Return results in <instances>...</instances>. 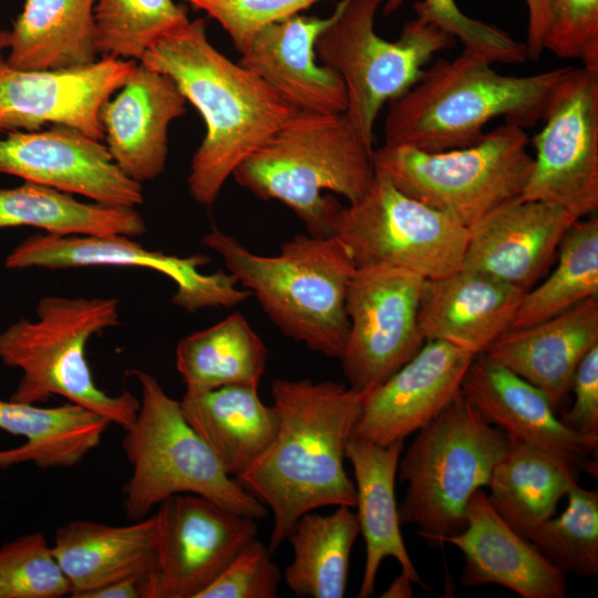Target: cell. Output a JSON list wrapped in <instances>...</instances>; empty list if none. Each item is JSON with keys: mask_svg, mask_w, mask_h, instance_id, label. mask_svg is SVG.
I'll use <instances>...</instances> for the list:
<instances>
[{"mask_svg": "<svg viewBox=\"0 0 598 598\" xmlns=\"http://www.w3.org/2000/svg\"><path fill=\"white\" fill-rule=\"evenodd\" d=\"M215 19L241 53L262 27L299 14L321 0H182Z\"/></svg>", "mask_w": 598, "mask_h": 598, "instance_id": "cell-41", "label": "cell"}, {"mask_svg": "<svg viewBox=\"0 0 598 598\" xmlns=\"http://www.w3.org/2000/svg\"><path fill=\"white\" fill-rule=\"evenodd\" d=\"M110 55L92 64L54 70H20L0 58V137L65 125L103 141L102 105L137 66Z\"/></svg>", "mask_w": 598, "mask_h": 598, "instance_id": "cell-16", "label": "cell"}, {"mask_svg": "<svg viewBox=\"0 0 598 598\" xmlns=\"http://www.w3.org/2000/svg\"><path fill=\"white\" fill-rule=\"evenodd\" d=\"M72 586L40 532L0 548V598H60Z\"/></svg>", "mask_w": 598, "mask_h": 598, "instance_id": "cell-38", "label": "cell"}, {"mask_svg": "<svg viewBox=\"0 0 598 598\" xmlns=\"http://www.w3.org/2000/svg\"><path fill=\"white\" fill-rule=\"evenodd\" d=\"M329 228L357 267L393 266L424 279L461 269L468 238L467 227L404 194L379 173L361 197L339 207Z\"/></svg>", "mask_w": 598, "mask_h": 598, "instance_id": "cell-11", "label": "cell"}, {"mask_svg": "<svg viewBox=\"0 0 598 598\" xmlns=\"http://www.w3.org/2000/svg\"><path fill=\"white\" fill-rule=\"evenodd\" d=\"M94 20L99 53L140 62L156 39L189 19L173 0H96Z\"/></svg>", "mask_w": 598, "mask_h": 598, "instance_id": "cell-37", "label": "cell"}, {"mask_svg": "<svg viewBox=\"0 0 598 598\" xmlns=\"http://www.w3.org/2000/svg\"><path fill=\"white\" fill-rule=\"evenodd\" d=\"M528 11L527 58L538 60L544 51V39L549 23L550 0H524Z\"/></svg>", "mask_w": 598, "mask_h": 598, "instance_id": "cell-44", "label": "cell"}, {"mask_svg": "<svg viewBox=\"0 0 598 598\" xmlns=\"http://www.w3.org/2000/svg\"><path fill=\"white\" fill-rule=\"evenodd\" d=\"M424 281L399 267H357L346 296L350 326L339 358L349 386L371 392L423 347L417 313Z\"/></svg>", "mask_w": 598, "mask_h": 598, "instance_id": "cell-13", "label": "cell"}, {"mask_svg": "<svg viewBox=\"0 0 598 598\" xmlns=\"http://www.w3.org/2000/svg\"><path fill=\"white\" fill-rule=\"evenodd\" d=\"M141 386L135 421L125 429L122 446L132 465L124 484L123 509L131 522L176 494H196L236 514L261 519L267 507L230 476L206 442L187 422L181 402L158 380L132 371Z\"/></svg>", "mask_w": 598, "mask_h": 598, "instance_id": "cell-7", "label": "cell"}, {"mask_svg": "<svg viewBox=\"0 0 598 598\" xmlns=\"http://www.w3.org/2000/svg\"><path fill=\"white\" fill-rule=\"evenodd\" d=\"M544 50L598 70V0H550Z\"/></svg>", "mask_w": 598, "mask_h": 598, "instance_id": "cell-40", "label": "cell"}, {"mask_svg": "<svg viewBox=\"0 0 598 598\" xmlns=\"http://www.w3.org/2000/svg\"><path fill=\"white\" fill-rule=\"evenodd\" d=\"M416 436L399 460L406 483L398 505L401 525H414L432 544L461 533L472 495L486 487L511 442L460 392Z\"/></svg>", "mask_w": 598, "mask_h": 598, "instance_id": "cell-8", "label": "cell"}, {"mask_svg": "<svg viewBox=\"0 0 598 598\" xmlns=\"http://www.w3.org/2000/svg\"><path fill=\"white\" fill-rule=\"evenodd\" d=\"M110 424L72 402L42 408L0 398V429L25 439L20 446L0 451V468L22 463L40 470L73 467L101 444Z\"/></svg>", "mask_w": 598, "mask_h": 598, "instance_id": "cell-29", "label": "cell"}, {"mask_svg": "<svg viewBox=\"0 0 598 598\" xmlns=\"http://www.w3.org/2000/svg\"><path fill=\"white\" fill-rule=\"evenodd\" d=\"M179 402L187 422L235 478L261 456L278 429L276 408L262 403L256 386L185 391Z\"/></svg>", "mask_w": 598, "mask_h": 598, "instance_id": "cell-28", "label": "cell"}, {"mask_svg": "<svg viewBox=\"0 0 598 598\" xmlns=\"http://www.w3.org/2000/svg\"><path fill=\"white\" fill-rule=\"evenodd\" d=\"M156 565L142 598H198L258 533L256 519L196 494L158 505Z\"/></svg>", "mask_w": 598, "mask_h": 598, "instance_id": "cell-14", "label": "cell"}, {"mask_svg": "<svg viewBox=\"0 0 598 598\" xmlns=\"http://www.w3.org/2000/svg\"><path fill=\"white\" fill-rule=\"evenodd\" d=\"M0 173L109 206L143 203L142 184L120 169L106 145L71 126L1 136Z\"/></svg>", "mask_w": 598, "mask_h": 598, "instance_id": "cell-17", "label": "cell"}, {"mask_svg": "<svg viewBox=\"0 0 598 598\" xmlns=\"http://www.w3.org/2000/svg\"><path fill=\"white\" fill-rule=\"evenodd\" d=\"M524 291L491 276L458 269L425 279L417 321L425 339L483 353L511 327Z\"/></svg>", "mask_w": 598, "mask_h": 598, "instance_id": "cell-24", "label": "cell"}, {"mask_svg": "<svg viewBox=\"0 0 598 598\" xmlns=\"http://www.w3.org/2000/svg\"><path fill=\"white\" fill-rule=\"evenodd\" d=\"M140 62L171 76L205 122L187 177L189 195L202 205L214 204L236 167L296 111L254 72L219 52L203 19L161 35Z\"/></svg>", "mask_w": 598, "mask_h": 598, "instance_id": "cell-2", "label": "cell"}, {"mask_svg": "<svg viewBox=\"0 0 598 598\" xmlns=\"http://www.w3.org/2000/svg\"><path fill=\"white\" fill-rule=\"evenodd\" d=\"M473 51L436 60L419 81L389 102L384 144L424 152L477 143L496 117L526 128L543 120L553 90L568 66L530 75H507Z\"/></svg>", "mask_w": 598, "mask_h": 598, "instance_id": "cell-3", "label": "cell"}, {"mask_svg": "<svg viewBox=\"0 0 598 598\" xmlns=\"http://www.w3.org/2000/svg\"><path fill=\"white\" fill-rule=\"evenodd\" d=\"M333 17L296 14L269 23L252 35L239 63L296 111L344 113L348 97L342 79L316 62V42Z\"/></svg>", "mask_w": 598, "mask_h": 598, "instance_id": "cell-22", "label": "cell"}, {"mask_svg": "<svg viewBox=\"0 0 598 598\" xmlns=\"http://www.w3.org/2000/svg\"><path fill=\"white\" fill-rule=\"evenodd\" d=\"M568 505L536 527L528 539L565 575L598 576V493L574 484Z\"/></svg>", "mask_w": 598, "mask_h": 598, "instance_id": "cell-36", "label": "cell"}, {"mask_svg": "<svg viewBox=\"0 0 598 598\" xmlns=\"http://www.w3.org/2000/svg\"><path fill=\"white\" fill-rule=\"evenodd\" d=\"M267 348L239 312L182 338L175 364L188 392L229 385L256 386L266 371Z\"/></svg>", "mask_w": 598, "mask_h": 598, "instance_id": "cell-33", "label": "cell"}, {"mask_svg": "<svg viewBox=\"0 0 598 598\" xmlns=\"http://www.w3.org/2000/svg\"><path fill=\"white\" fill-rule=\"evenodd\" d=\"M554 270L524 292L511 329L542 322L598 298V217L577 219L564 237Z\"/></svg>", "mask_w": 598, "mask_h": 598, "instance_id": "cell-35", "label": "cell"}, {"mask_svg": "<svg viewBox=\"0 0 598 598\" xmlns=\"http://www.w3.org/2000/svg\"><path fill=\"white\" fill-rule=\"evenodd\" d=\"M186 104L171 76L138 62L115 96L102 105L105 145L127 177L142 184L163 174L168 127L186 113Z\"/></svg>", "mask_w": 598, "mask_h": 598, "instance_id": "cell-21", "label": "cell"}, {"mask_svg": "<svg viewBox=\"0 0 598 598\" xmlns=\"http://www.w3.org/2000/svg\"><path fill=\"white\" fill-rule=\"evenodd\" d=\"M412 581L401 573L400 576H398L393 582L389 586V588L384 591L382 597L388 598H404V597H411L412 596Z\"/></svg>", "mask_w": 598, "mask_h": 598, "instance_id": "cell-46", "label": "cell"}, {"mask_svg": "<svg viewBox=\"0 0 598 598\" xmlns=\"http://www.w3.org/2000/svg\"><path fill=\"white\" fill-rule=\"evenodd\" d=\"M528 143L523 127L505 123L462 148L424 152L383 144L373 150L372 162L401 192L468 227L522 195L533 165Z\"/></svg>", "mask_w": 598, "mask_h": 598, "instance_id": "cell-10", "label": "cell"}, {"mask_svg": "<svg viewBox=\"0 0 598 598\" xmlns=\"http://www.w3.org/2000/svg\"><path fill=\"white\" fill-rule=\"evenodd\" d=\"M271 555L252 539L198 598H275L282 576Z\"/></svg>", "mask_w": 598, "mask_h": 598, "instance_id": "cell-42", "label": "cell"}, {"mask_svg": "<svg viewBox=\"0 0 598 598\" xmlns=\"http://www.w3.org/2000/svg\"><path fill=\"white\" fill-rule=\"evenodd\" d=\"M579 219L551 203L513 197L467 227L463 269L481 272L524 292L537 285Z\"/></svg>", "mask_w": 598, "mask_h": 598, "instance_id": "cell-18", "label": "cell"}, {"mask_svg": "<svg viewBox=\"0 0 598 598\" xmlns=\"http://www.w3.org/2000/svg\"><path fill=\"white\" fill-rule=\"evenodd\" d=\"M476 355L429 340L389 379L369 392L354 435L386 446L416 433L461 392Z\"/></svg>", "mask_w": 598, "mask_h": 598, "instance_id": "cell-20", "label": "cell"}, {"mask_svg": "<svg viewBox=\"0 0 598 598\" xmlns=\"http://www.w3.org/2000/svg\"><path fill=\"white\" fill-rule=\"evenodd\" d=\"M404 441L386 446L353 436L346 450L354 473L357 518L365 543V564L358 592L368 598L374 592L375 578L383 559L394 558L413 584L427 588L422 581L401 535L395 501V480Z\"/></svg>", "mask_w": 598, "mask_h": 598, "instance_id": "cell-27", "label": "cell"}, {"mask_svg": "<svg viewBox=\"0 0 598 598\" xmlns=\"http://www.w3.org/2000/svg\"><path fill=\"white\" fill-rule=\"evenodd\" d=\"M388 1H341L315 48L322 64L342 79L348 97L344 113L370 148L382 106L411 89L436 52L455 43L416 6L415 17L404 24L398 40L381 38L375 32L374 19Z\"/></svg>", "mask_w": 598, "mask_h": 598, "instance_id": "cell-9", "label": "cell"}, {"mask_svg": "<svg viewBox=\"0 0 598 598\" xmlns=\"http://www.w3.org/2000/svg\"><path fill=\"white\" fill-rule=\"evenodd\" d=\"M200 243L223 258L229 274L257 298L285 336L315 352L341 357L350 326L346 296L357 269L341 240L298 234L272 256L250 251L218 228Z\"/></svg>", "mask_w": 598, "mask_h": 598, "instance_id": "cell-4", "label": "cell"}, {"mask_svg": "<svg viewBox=\"0 0 598 598\" xmlns=\"http://www.w3.org/2000/svg\"><path fill=\"white\" fill-rule=\"evenodd\" d=\"M597 343L598 298H590L542 322L505 331L483 353L539 389L558 412L579 362Z\"/></svg>", "mask_w": 598, "mask_h": 598, "instance_id": "cell-25", "label": "cell"}, {"mask_svg": "<svg viewBox=\"0 0 598 598\" xmlns=\"http://www.w3.org/2000/svg\"><path fill=\"white\" fill-rule=\"evenodd\" d=\"M461 393L509 441L542 450L579 474L597 478L598 445L565 426L548 398L507 368L477 354L463 378Z\"/></svg>", "mask_w": 598, "mask_h": 598, "instance_id": "cell-19", "label": "cell"}, {"mask_svg": "<svg viewBox=\"0 0 598 598\" xmlns=\"http://www.w3.org/2000/svg\"><path fill=\"white\" fill-rule=\"evenodd\" d=\"M570 391L574 403L559 420L573 432L598 445V343L579 362Z\"/></svg>", "mask_w": 598, "mask_h": 598, "instance_id": "cell-43", "label": "cell"}, {"mask_svg": "<svg viewBox=\"0 0 598 598\" xmlns=\"http://www.w3.org/2000/svg\"><path fill=\"white\" fill-rule=\"evenodd\" d=\"M401 1L385 2L384 12H392ZM414 6L423 10L455 40L461 41L463 49L478 53L493 63H522L528 59L525 43L494 25L466 16L455 0H422L416 1Z\"/></svg>", "mask_w": 598, "mask_h": 598, "instance_id": "cell-39", "label": "cell"}, {"mask_svg": "<svg viewBox=\"0 0 598 598\" xmlns=\"http://www.w3.org/2000/svg\"><path fill=\"white\" fill-rule=\"evenodd\" d=\"M202 254L186 257L146 249L133 237L32 235L7 256L8 269H69L82 267H136L168 277L176 285L172 302L195 312L205 308H231L246 301L250 291L237 288L231 274H204L200 267L209 262Z\"/></svg>", "mask_w": 598, "mask_h": 598, "instance_id": "cell-15", "label": "cell"}, {"mask_svg": "<svg viewBox=\"0 0 598 598\" xmlns=\"http://www.w3.org/2000/svg\"><path fill=\"white\" fill-rule=\"evenodd\" d=\"M35 315L0 332V361L22 372L9 399L35 404L59 395L127 429L140 400L99 388L86 359L91 338L120 324L118 299L50 295L38 301Z\"/></svg>", "mask_w": 598, "mask_h": 598, "instance_id": "cell-6", "label": "cell"}, {"mask_svg": "<svg viewBox=\"0 0 598 598\" xmlns=\"http://www.w3.org/2000/svg\"><path fill=\"white\" fill-rule=\"evenodd\" d=\"M348 506L328 515L303 514L287 539L293 559L283 578L299 597L342 598L348 584L349 560L360 534L357 515Z\"/></svg>", "mask_w": 598, "mask_h": 598, "instance_id": "cell-34", "label": "cell"}, {"mask_svg": "<svg viewBox=\"0 0 598 598\" xmlns=\"http://www.w3.org/2000/svg\"><path fill=\"white\" fill-rule=\"evenodd\" d=\"M11 43V31L0 30V58L3 56V51L8 50Z\"/></svg>", "mask_w": 598, "mask_h": 598, "instance_id": "cell-47", "label": "cell"}, {"mask_svg": "<svg viewBox=\"0 0 598 598\" xmlns=\"http://www.w3.org/2000/svg\"><path fill=\"white\" fill-rule=\"evenodd\" d=\"M464 556V586L498 585L522 598H564L566 575L551 565L527 538L494 509L481 488L466 508L465 528L444 537Z\"/></svg>", "mask_w": 598, "mask_h": 598, "instance_id": "cell-23", "label": "cell"}, {"mask_svg": "<svg viewBox=\"0 0 598 598\" xmlns=\"http://www.w3.org/2000/svg\"><path fill=\"white\" fill-rule=\"evenodd\" d=\"M370 148L346 113L295 111L234 171L235 182L261 200H278L305 224L308 234L330 236L341 206L361 197L375 172Z\"/></svg>", "mask_w": 598, "mask_h": 598, "instance_id": "cell-5", "label": "cell"}, {"mask_svg": "<svg viewBox=\"0 0 598 598\" xmlns=\"http://www.w3.org/2000/svg\"><path fill=\"white\" fill-rule=\"evenodd\" d=\"M493 468L487 494L499 516L518 534H529L553 517L560 498L579 483V473L557 457L530 445L509 441Z\"/></svg>", "mask_w": 598, "mask_h": 598, "instance_id": "cell-31", "label": "cell"}, {"mask_svg": "<svg viewBox=\"0 0 598 598\" xmlns=\"http://www.w3.org/2000/svg\"><path fill=\"white\" fill-rule=\"evenodd\" d=\"M51 549L73 598L123 579L142 581L156 565L155 516L124 526L71 520L56 529Z\"/></svg>", "mask_w": 598, "mask_h": 598, "instance_id": "cell-26", "label": "cell"}, {"mask_svg": "<svg viewBox=\"0 0 598 598\" xmlns=\"http://www.w3.org/2000/svg\"><path fill=\"white\" fill-rule=\"evenodd\" d=\"M23 226L58 236L135 238L147 230L136 208L80 202L72 194L31 182L0 188V229Z\"/></svg>", "mask_w": 598, "mask_h": 598, "instance_id": "cell-32", "label": "cell"}, {"mask_svg": "<svg viewBox=\"0 0 598 598\" xmlns=\"http://www.w3.org/2000/svg\"><path fill=\"white\" fill-rule=\"evenodd\" d=\"M529 142L533 165L525 199L557 205L577 218L598 209V70L568 66Z\"/></svg>", "mask_w": 598, "mask_h": 598, "instance_id": "cell-12", "label": "cell"}, {"mask_svg": "<svg viewBox=\"0 0 598 598\" xmlns=\"http://www.w3.org/2000/svg\"><path fill=\"white\" fill-rule=\"evenodd\" d=\"M81 598H142L138 579L111 582L82 595Z\"/></svg>", "mask_w": 598, "mask_h": 598, "instance_id": "cell-45", "label": "cell"}, {"mask_svg": "<svg viewBox=\"0 0 598 598\" xmlns=\"http://www.w3.org/2000/svg\"><path fill=\"white\" fill-rule=\"evenodd\" d=\"M96 0H23L7 63L20 70L80 68L97 61Z\"/></svg>", "mask_w": 598, "mask_h": 598, "instance_id": "cell-30", "label": "cell"}, {"mask_svg": "<svg viewBox=\"0 0 598 598\" xmlns=\"http://www.w3.org/2000/svg\"><path fill=\"white\" fill-rule=\"evenodd\" d=\"M270 392L279 417L276 435L237 480L271 509L268 548L274 553L303 514L355 506V485L344 460L368 393L309 379H276Z\"/></svg>", "mask_w": 598, "mask_h": 598, "instance_id": "cell-1", "label": "cell"}]
</instances>
